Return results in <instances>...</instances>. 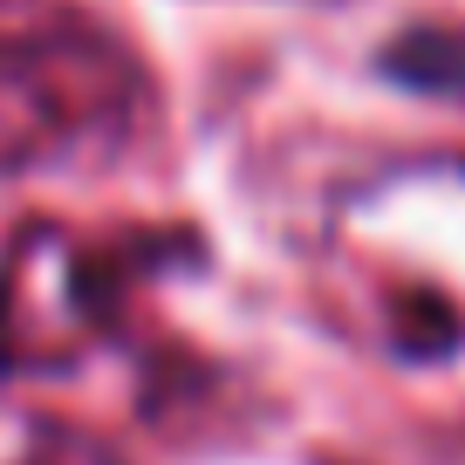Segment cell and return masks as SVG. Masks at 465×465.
Returning a JSON list of instances; mask_svg holds the SVG:
<instances>
[{"label": "cell", "mask_w": 465, "mask_h": 465, "mask_svg": "<svg viewBox=\"0 0 465 465\" xmlns=\"http://www.w3.org/2000/svg\"><path fill=\"white\" fill-rule=\"evenodd\" d=\"M335 261L397 356L465 349V158H411L335 213Z\"/></svg>", "instance_id": "cell-1"}, {"label": "cell", "mask_w": 465, "mask_h": 465, "mask_svg": "<svg viewBox=\"0 0 465 465\" xmlns=\"http://www.w3.org/2000/svg\"><path fill=\"white\" fill-rule=\"evenodd\" d=\"M131 62L69 15H0V172L48 164L124 110Z\"/></svg>", "instance_id": "cell-2"}, {"label": "cell", "mask_w": 465, "mask_h": 465, "mask_svg": "<svg viewBox=\"0 0 465 465\" xmlns=\"http://www.w3.org/2000/svg\"><path fill=\"white\" fill-rule=\"evenodd\" d=\"M28 465H110V459H96V451H83V445H48V451H35Z\"/></svg>", "instance_id": "cell-3"}]
</instances>
